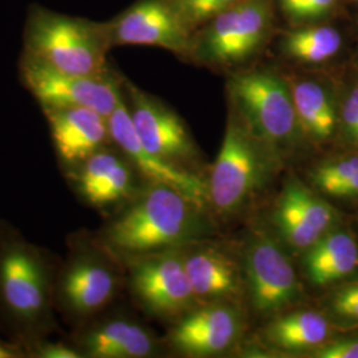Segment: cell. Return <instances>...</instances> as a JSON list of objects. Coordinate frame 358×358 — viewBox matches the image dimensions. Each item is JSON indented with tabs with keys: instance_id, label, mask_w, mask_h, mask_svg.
I'll use <instances>...</instances> for the list:
<instances>
[{
	"instance_id": "cell-13",
	"label": "cell",
	"mask_w": 358,
	"mask_h": 358,
	"mask_svg": "<svg viewBox=\"0 0 358 358\" xmlns=\"http://www.w3.org/2000/svg\"><path fill=\"white\" fill-rule=\"evenodd\" d=\"M245 273L256 312L271 315L291 306L299 294L294 267L268 238H255L247 248Z\"/></svg>"
},
{
	"instance_id": "cell-7",
	"label": "cell",
	"mask_w": 358,
	"mask_h": 358,
	"mask_svg": "<svg viewBox=\"0 0 358 358\" xmlns=\"http://www.w3.org/2000/svg\"><path fill=\"white\" fill-rule=\"evenodd\" d=\"M20 80L41 108H88L106 118L124 99L122 84L112 73L73 75L23 55Z\"/></svg>"
},
{
	"instance_id": "cell-23",
	"label": "cell",
	"mask_w": 358,
	"mask_h": 358,
	"mask_svg": "<svg viewBox=\"0 0 358 358\" xmlns=\"http://www.w3.org/2000/svg\"><path fill=\"white\" fill-rule=\"evenodd\" d=\"M343 44L340 32L329 26H303L287 31L282 52L303 63H322L333 57Z\"/></svg>"
},
{
	"instance_id": "cell-8",
	"label": "cell",
	"mask_w": 358,
	"mask_h": 358,
	"mask_svg": "<svg viewBox=\"0 0 358 358\" xmlns=\"http://www.w3.org/2000/svg\"><path fill=\"white\" fill-rule=\"evenodd\" d=\"M122 260L129 271V289L146 313L173 317L192 306L195 294L185 260L174 250Z\"/></svg>"
},
{
	"instance_id": "cell-12",
	"label": "cell",
	"mask_w": 358,
	"mask_h": 358,
	"mask_svg": "<svg viewBox=\"0 0 358 358\" xmlns=\"http://www.w3.org/2000/svg\"><path fill=\"white\" fill-rule=\"evenodd\" d=\"M136 173L137 169L125 154L115 153L108 146L63 170L75 195L83 203L99 210L129 202L137 194Z\"/></svg>"
},
{
	"instance_id": "cell-2",
	"label": "cell",
	"mask_w": 358,
	"mask_h": 358,
	"mask_svg": "<svg viewBox=\"0 0 358 358\" xmlns=\"http://www.w3.org/2000/svg\"><path fill=\"white\" fill-rule=\"evenodd\" d=\"M127 203L96 234L121 260L174 250L198 229L195 210L199 207L165 185L149 182Z\"/></svg>"
},
{
	"instance_id": "cell-27",
	"label": "cell",
	"mask_w": 358,
	"mask_h": 358,
	"mask_svg": "<svg viewBox=\"0 0 358 358\" xmlns=\"http://www.w3.org/2000/svg\"><path fill=\"white\" fill-rule=\"evenodd\" d=\"M24 358H83L66 338L52 341L51 337L41 338L23 346Z\"/></svg>"
},
{
	"instance_id": "cell-14",
	"label": "cell",
	"mask_w": 358,
	"mask_h": 358,
	"mask_svg": "<svg viewBox=\"0 0 358 358\" xmlns=\"http://www.w3.org/2000/svg\"><path fill=\"white\" fill-rule=\"evenodd\" d=\"M65 338L83 358H146L159 350L153 333L138 321L124 316L97 315L71 329Z\"/></svg>"
},
{
	"instance_id": "cell-21",
	"label": "cell",
	"mask_w": 358,
	"mask_h": 358,
	"mask_svg": "<svg viewBox=\"0 0 358 358\" xmlns=\"http://www.w3.org/2000/svg\"><path fill=\"white\" fill-rule=\"evenodd\" d=\"M291 90L301 133L315 141L331 138L337 117L328 92L312 80L296 81Z\"/></svg>"
},
{
	"instance_id": "cell-20",
	"label": "cell",
	"mask_w": 358,
	"mask_h": 358,
	"mask_svg": "<svg viewBox=\"0 0 358 358\" xmlns=\"http://www.w3.org/2000/svg\"><path fill=\"white\" fill-rule=\"evenodd\" d=\"M195 297H229L239 294L236 264L223 252L207 248L183 257Z\"/></svg>"
},
{
	"instance_id": "cell-32",
	"label": "cell",
	"mask_w": 358,
	"mask_h": 358,
	"mask_svg": "<svg viewBox=\"0 0 358 358\" xmlns=\"http://www.w3.org/2000/svg\"><path fill=\"white\" fill-rule=\"evenodd\" d=\"M350 94H352V96H353V97H355V99H356V100H357V103H358V88H356V90H353V92H352V93H350Z\"/></svg>"
},
{
	"instance_id": "cell-17",
	"label": "cell",
	"mask_w": 358,
	"mask_h": 358,
	"mask_svg": "<svg viewBox=\"0 0 358 358\" xmlns=\"http://www.w3.org/2000/svg\"><path fill=\"white\" fill-rule=\"evenodd\" d=\"M273 220L287 243L308 250L331 231L336 213L300 180H291L276 203Z\"/></svg>"
},
{
	"instance_id": "cell-29",
	"label": "cell",
	"mask_w": 358,
	"mask_h": 358,
	"mask_svg": "<svg viewBox=\"0 0 358 358\" xmlns=\"http://www.w3.org/2000/svg\"><path fill=\"white\" fill-rule=\"evenodd\" d=\"M313 357L358 358V338H343L321 348L319 346L316 348Z\"/></svg>"
},
{
	"instance_id": "cell-15",
	"label": "cell",
	"mask_w": 358,
	"mask_h": 358,
	"mask_svg": "<svg viewBox=\"0 0 358 358\" xmlns=\"http://www.w3.org/2000/svg\"><path fill=\"white\" fill-rule=\"evenodd\" d=\"M130 115L142 145L152 153L180 166L195 155L192 137L182 120L155 97L125 84Z\"/></svg>"
},
{
	"instance_id": "cell-3",
	"label": "cell",
	"mask_w": 358,
	"mask_h": 358,
	"mask_svg": "<svg viewBox=\"0 0 358 358\" xmlns=\"http://www.w3.org/2000/svg\"><path fill=\"white\" fill-rule=\"evenodd\" d=\"M66 245L56 275L55 308L64 324L75 329L115 300L121 282L115 264L120 257L87 231L71 234Z\"/></svg>"
},
{
	"instance_id": "cell-16",
	"label": "cell",
	"mask_w": 358,
	"mask_h": 358,
	"mask_svg": "<svg viewBox=\"0 0 358 358\" xmlns=\"http://www.w3.org/2000/svg\"><path fill=\"white\" fill-rule=\"evenodd\" d=\"M62 170L75 166L112 141L105 115L88 108H41Z\"/></svg>"
},
{
	"instance_id": "cell-22",
	"label": "cell",
	"mask_w": 358,
	"mask_h": 358,
	"mask_svg": "<svg viewBox=\"0 0 358 358\" xmlns=\"http://www.w3.org/2000/svg\"><path fill=\"white\" fill-rule=\"evenodd\" d=\"M328 336V320L313 310L285 315L267 329L269 343L287 350L316 349L325 343Z\"/></svg>"
},
{
	"instance_id": "cell-5",
	"label": "cell",
	"mask_w": 358,
	"mask_h": 358,
	"mask_svg": "<svg viewBox=\"0 0 358 358\" xmlns=\"http://www.w3.org/2000/svg\"><path fill=\"white\" fill-rule=\"evenodd\" d=\"M230 92L256 140L276 150L294 145L301 129L292 90L282 77L264 69L244 72L231 80Z\"/></svg>"
},
{
	"instance_id": "cell-11",
	"label": "cell",
	"mask_w": 358,
	"mask_h": 358,
	"mask_svg": "<svg viewBox=\"0 0 358 358\" xmlns=\"http://www.w3.org/2000/svg\"><path fill=\"white\" fill-rule=\"evenodd\" d=\"M110 137L115 146L128 157L138 174L152 183H161L183 194L194 205L203 208L207 203L208 183L179 165L149 152L136 131L125 97L108 117Z\"/></svg>"
},
{
	"instance_id": "cell-19",
	"label": "cell",
	"mask_w": 358,
	"mask_h": 358,
	"mask_svg": "<svg viewBox=\"0 0 358 358\" xmlns=\"http://www.w3.org/2000/svg\"><path fill=\"white\" fill-rule=\"evenodd\" d=\"M307 251L306 272L317 285L337 282L358 267L357 243L344 231H329Z\"/></svg>"
},
{
	"instance_id": "cell-25",
	"label": "cell",
	"mask_w": 358,
	"mask_h": 358,
	"mask_svg": "<svg viewBox=\"0 0 358 358\" xmlns=\"http://www.w3.org/2000/svg\"><path fill=\"white\" fill-rule=\"evenodd\" d=\"M183 23L194 34V31L205 26L217 15L230 8L242 0H170Z\"/></svg>"
},
{
	"instance_id": "cell-18",
	"label": "cell",
	"mask_w": 358,
	"mask_h": 358,
	"mask_svg": "<svg viewBox=\"0 0 358 358\" xmlns=\"http://www.w3.org/2000/svg\"><path fill=\"white\" fill-rule=\"evenodd\" d=\"M241 327L235 308L213 304L185 316L169 333V343L190 356H214L235 343Z\"/></svg>"
},
{
	"instance_id": "cell-31",
	"label": "cell",
	"mask_w": 358,
	"mask_h": 358,
	"mask_svg": "<svg viewBox=\"0 0 358 358\" xmlns=\"http://www.w3.org/2000/svg\"><path fill=\"white\" fill-rule=\"evenodd\" d=\"M0 358H24V353L17 344L0 338Z\"/></svg>"
},
{
	"instance_id": "cell-34",
	"label": "cell",
	"mask_w": 358,
	"mask_h": 358,
	"mask_svg": "<svg viewBox=\"0 0 358 358\" xmlns=\"http://www.w3.org/2000/svg\"><path fill=\"white\" fill-rule=\"evenodd\" d=\"M0 338H1V337H0Z\"/></svg>"
},
{
	"instance_id": "cell-10",
	"label": "cell",
	"mask_w": 358,
	"mask_h": 358,
	"mask_svg": "<svg viewBox=\"0 0 358 358\" xmlns=\"http://www.w3.org/2000/svg\"><path fill=\"white\" fill-rule=\"evenodd\" d=\"M103 28L110 47L149 45L192 53V34L170 0H138Z\"/></svg>"
},
{
	"instance_id": "cell-4",
	"label": "cell",
	"mask_w": 358,
	"mask_h": 358,
	"mask_svg": "<svg viewBox=\"0 0 358 358\" xmlns=\"http://www.w3.org/2000/svg\"><path fill=\"white\" fill-rule=\"evenodd\" d=\"M109 48L103 24L44 8L29 15L24 55L57 71L85 76L109 73Z\"/></svg>"
},
{
	"instance_id": "cell-1",
	"label": "cell",
	"mask_w": 358,
	"mask_h": 358,
	"mask_svg": "<svg viewBox=\"0 0 358 358\" xmlns=\"http://www.w3.org/2000/svg\"><path fill=\"white\" fill-rule=\"evenodd\" d=\"M62 257L0 219V334L20 348L60 333L55 282Z\"/></svg>"
},
{
	"instance_id": "cell-33",
	"label": "cell",
	"mask_w": 358,
	"mask_h": 358,
	"mask_svg": "<svg viewBox=\"0 0 358 358\" xmlns=\"http://www.w3.org/2000/svg\"><path fill=\"white\" fill-rule=\"evenodd\" d=\"M356 1H357V3H358V0H356Z\"/></svg>"
},
{
	"instance_id": "cell-6",
	"label": "cell",
	"mask_w": 358,
	"mask_h": 358,
	"mask_svg": "<svg viewBox=\"0 0 358 358\" xmlns=\"http://www.w3.org/2000/svg\"><path fill=\"white\" fill-rule=\"evenodd\" d=\"M273 0H242L192 34V55L217 64L239 63L268 38Z\"/></svg>"
},
{
	"instance_id": "cell-28",
	"label": "cell",
	"mask_w": 358,
	"mask_h": 358,
	"mask_svg": "<svg viewBox=\"0 0 358 358\" xmlns=\"http://www.w3.org/2000/svg\"><path fill=\"white\" fill-rule=\"evenodd\" d=\"M332 307L337 315L358 320V282L348 284L337 291L333 296Z\"/></svg>"
},
{
	"instance_id": "cell-30",
	"label": "cell",
	"mask_w": 358,
	"mask_h": 358,
	"mask_svg": "<svg viewBox=\"0 0 358 358\" xmlns=\"http://www.w3.org/2000/svg\"><path fill=\"white\" fill-rule=\"evenodd\" d=\"M343 122L348 138L358 145V103L352 94H349L343 108Z\"/></svg>"
},
{
	"instance_id": "cell-9",
	"label": "cell",
	"mask_w": 358,
	"mask_h": 358,
	"mask_svg": "<svg viewBox=\"0 0 358 358\" xmlns=\"http://www.w3.org/2000/svg\"><path fill=\"white\" fill-rule=\"evenodd\" d=\"M264 161L256 138L231 117L208 182V195L222 211L238 210L262 185Z\"/></svg>"
},
{
	"instance_id": "cell-26",
	"label": "cell",
	"mask_w": 358,
	"mask_h": 358,
	"mask_svg": "<svg viewBox=\"0 0 358 358\" xmlns=\"http://www.w3.org/2000/svg\"><path fill=\"white\" fill-rule=\"evenodd\" d=\"M337 0H279L282 13L294 23L317 20L331 13Z\"/></svg>"
},
{
	"instance_id": "cell-24",
	"label": "cell",
	"mask_w": 358,
	"mask_h": 358,
	"mask_svg": "<svg viewBox=\"0 0 358 358\" xmlns=\"http://www.w3.org/2000/svg\"><path fill=\"white\" fill-rule=\"evenodd\" d=\"M312 182L321 192L332 196H358V157H348L316 167Z\"/></svg>"
}]
</instances>
